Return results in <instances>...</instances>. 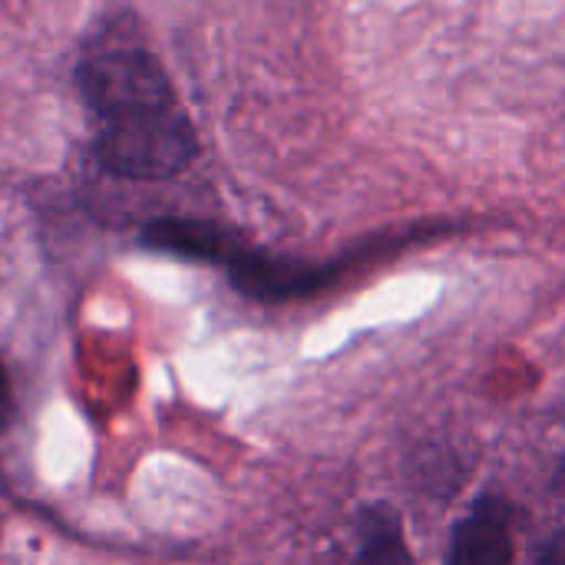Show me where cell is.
Wrapping results in <instances>:
<instances>
[{"instance_id": "cell-1", "label": "cell", "mask_w": 565, "mask_h": 565, "mask_svg": "<svg viewBox=\"0 0 565 565\" xmlns=\"http://www.w3.org/2000/svg\"><path fill=\"white\" fill-rule=\"evenodd\" d=\"M96 159L122 179H169L195 159V132L175 103L106 119L96 136Z\"/></svg>"}, {"instance_id": "cell-2", "label": "cell", "mask_w": 565, "mask_h": 565, "mask_svg": "<svg viewBox=\"0 0 565 565\" xmlns=\"http://www.w3.org/2000/svg\"><path fill=\"white\" fill-rule=\"evenodd\" d=\"M79 89L103 119H119L175 103L172 86L146 50H106L79 66Z\"/></svg>"}, {"instance_id": "cell-3", "label": "cell", "mask_w": 565, "mask_h": 565, "mask_svg": "<svg viewBox=\"0 0 565 565\" xmlns=\"http://www.w3.org/2000/svg\"><path fill=\"white\" fill-rule=\"evenodd\" d=\"M232 285L258 301H288V298H308L331 285L334 271L324 265L291 262V258H271L242 248L228 262Z\"/></svg>"}, {"instance_id": "cell-4", "label": "cell", "mask_w": 565, "mask_h": 565, "mask_svg": "<svg viewBox=\"0 0 565 565\" xmlns=\"http://www.w3.org/2000/svg\"><path fill=\"white\" fill-rule=\"evenodd\" d=\"M142 245L156 248V252H169L179 258H192V262H218L228 265L242 245L232 232L218 228L215 222H202V218H159L149 222L142 228Z\"/></svg>"}, {"instance_id": "cell-5", "label": "cell", "mask_w": 565, "mask_h": 565, "mask_svg": "<svg viewBox=\"0 0 565 565\" xmlns=\"http://www.w3.org/2000/svg\"><path fill=\"white\" fill-rule=\"evenodd\" d=\"M513 536L510 510L497 500H480L477 510L457 526L447 565H510Z\"/></svg>"}, {"instance_id": "cell-6", "label": "cell", "mask_w": 565, "mask_h": 565, "mask_svg": "<svg viewBox=\"0 0 565 565\" xmlns=\"http://www.w3.org/2000/svg\"><path fill=\"white\" fill-rule=\"evenodd\" d=\"M358 565H414L401 520L391 507H371L358 520Z\"/></svg>"}, {"instance_id": "cell-7", "label": "cell", "mask_w": 565, "mask_h": 565, "mask_svg": "<svg viewBox=\"0 0 565 565\" xmlns=\"http://www.w3.org/2000/svg\"><path fill=\"white\" fill-rule=\"evenodd\" d=\"M540 565H565V530L553 533L543 550H540Z\"/></svg>"}, {"instance_id": "cell-8", "label": "cell", "mask_w": 565, "mask_h": 565, "mask_svg": "<svg viewBox=\"0 0 565 565\" xmlns=\"http://www.w3.org/2000/svg\"><path fill=\"white\" fill-rule=\"evenodd\" d=\"M10 411H13V401H10V384H7V371L0 364V434L10 420Z\"/></svg>"}]
</instances>
